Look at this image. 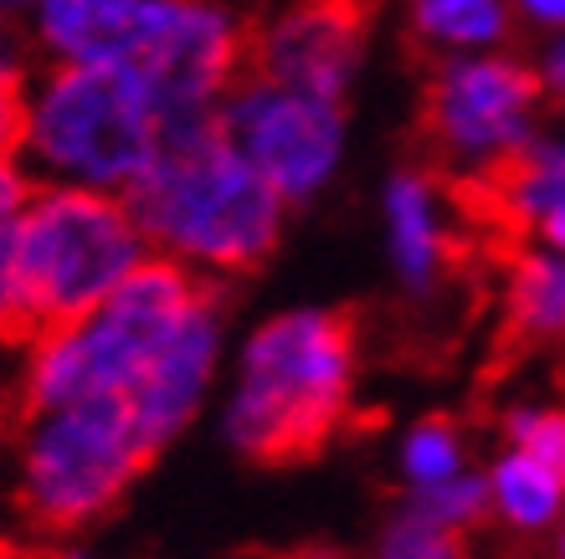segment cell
Returning <instances> with one entry per match:
<instances>
[{
  "label": "cell",
  "instance_id": "obj_1",
  "mask_svg": "<svg viewBox=\"0 0 565 559\" xmlns=\"http://www.w3.org/2000/svg\"><path fill=\"white\" fill-rule=\"evenodd\" d=\"M124 191L139 232L222 272H257L278 247V185L226 144L211 108L164 118L160 154Z\"/></svg>",
  "mask_w": 565,
  "mask_h": 559
},
{
  "label": "cell",
  "instance_id": "obj_2",
  "mask_svg": "<svg viewBox=\"0 0 565 559\" xmlns=\"http://www.w3.org/2000/svg\"><path fill=\"white\" fill-rule=\"evenodd\" d=\"M135 262L139 226L129 206L98 191H42L15 236V293L0 313V344L42 350L73 334Z\"/></svg>",
  "mask_w": 565,
  "mask_h": 559
},
{
  "label": "cell",
  "instance_id": "obj_3",
  "mask_svg": "<svg viewBox=\"0 0 565 559\" xmlns=\"http://www.w3.org/2000/svg\"><path fill=\"white\" fill-rule=\"evenodd\" d=\"M355 313H288L247 344V380L232 400V442L263 467L319 456L350 396Z\"/></svg>",
  "mask_w": 565,
  "mask_h": 559
},
{
  "label": "cell",
  "instance_id": "obj_4",
  "mask_svg": "<svg viewBox=\"0 0 565 559\" xmlns=\"http://www.w3.org/2000/svg\"><path fill=\"white\" fill-rule=\"evenodd\" d=\"M211 298H216V282L191 278L180 262H164V257L135 262L93 319L36 350L26 411H62L83 396L129 385L135 369L180 329V319Z\"/></svg>",
  "mask_w": 565,
  "mask_h": 559
},
{
  "label": "cell",
  "instance_id": "obj_5",
  "mask_svg": "<svg viewBox=\"0 0 565 559\" xmlns=\"http://www.w3.org/2000/svg\"><path fill=\"white\" fill-rule=\"evenodd\" d=\"M160 447L145 437L124 390H98L52 411L26 452L21 508L31 524L62 534L83 529L88 518L108 514L119 493L154 462Z\"/></svg>",
  "mask_w": 565,
  "mask_h": 559
},
{
  "label": "cell",
  "instance_id": "obj_6",
  "mask_svg": "<svg viewBox=\"0 0 565 559\" xmlns=\"http://www.w3.org/2000/svg\"><path fill=\"white\" fill-rule=\"evenodd\" d=\"M31 139L46 164L88 185H129L160 154V108L124 62H67L52 73Z\"/></svg>",
  "mask_w": 565,
  "mask_h": 559
},
{
  "label": "cell",
  "instance_id": "obj_7",
  "mask_svg": "<svg viewBox=\"0 0 565 559\" xmlns=\"http://www.w3.org/2000/svg\"><path fill=\"white\" fill-rule=\"evenodd\" d=\"M375 0H294L273 21L242 26V62L232 88H294L340 104L355 73Z\"/></svg>",
  "mask_w": 565,
  "mask_h": 559
},
{
  "label": "cell",
  "instance_id": "obj_8",
  "mask_svg": "<svg viewBox=\"0 0 565 559\" xmlns=\"http://www.w3.org/2000/svg\"><path fill=\"white\" fill-rule=\"evenodd\" d=\"M216 118L226 144L247 154L278 185V195H309L340 154V104L313 93L257 83L237 88V98Z\"/></svg>",
  "mask_w": 565,
  "mask_h": 559
},
{
  "label": "cell",
  "instance_id": "obj_9",
  "mask_svg": "<svg viewBox=\"0 0 565 559\" xmlns=\"http://www.w3.org/2000/svg\"><path fill=\"white\" fill-rule=\"evenodd\" d=\"M540 73L524 62H452L422 88L417 133L437 154H493L524 139V114L540 98Z\"/></svg>",
  "mask_w": 565,
  "mask_h": 559
},
{
  "label": "cell",
  "instance_id": "obj_10",
  "mask_svg": "<svg viewBox=\"0 0 565 559\" xmlns=\"http://www.w3.org/2000/svg\"><path fill=\"white\" fill-rule=\"evenodd\" d=\"M211 354H216V298L185 313L175 334L135 369V380L119 385L154 447H164L185 427V416L211 375Z\"/></svg>",
  "mask_w": 565,
  "mask_h": 559
},
{
  "label": "cell",
  "instance_id": "obj_11",
  "mask_svg": "<svg viewBox=\"0 0 565 559\" xmlns=\"http://www.w3.org/2000/svg\"><path fill=\"white\" fill-rule=\"evenodd\" d=\"M175 0H42L46 42L73 62H124L135 67Z\"/></svg>",
  "mask_w": 565,
  "mask_h": 559
},
{
  "label": "cell",
  "instance_id": "obj_12",
  "mask_svg": "<svg viewBox=\"0 0 565 559\" xmlns=\"http://www.w3.org/2000/svg\"><path fill=\"white\" fill-rule=\"evenodd\" d=\"M565 329V267L545 262V257H514V282H509V319L493 350V375H504V365L524 344H535L540 334Z\"/></svg>",
  "mask_w": 565,
  "mask_h": 559
},
{
  "label": "cell",
  "instance_id": "obj_13",
  "mask_svg": "<svg viewBox=\"0 0 565 559\" xmlns=\"http://www.w3.org/2000/svg\"><path fill=\"white\" fill-rule=\"evenodd\" d=\"M391 226H396V257H402L412 282H427L437 267L462 262L458 247H473V241H452V236L437 226L431 195L417 175H402L391 185Z\"/></svg>",
  "mask_w": 565,
  "mask_h": 559
},
{
  "label": "cell",
  "instance_id": "obj_14",
  "mask_svg": "<svg viewBox=\"0 0 565 559\" xmlns=\"http://www.w3.org/2000/svg\"><path fill=\"white\" fill-rule=\"evenodd\" d=\"M483 175L493 185H504L509 195H520V206L535 211H565V149H545V144H504L493 149Z\"/></svg>",
  "mask_w": 565,
  "mask_h": 559
},
{
  "label": "cell",
  "instance_id": "obj_15",
  "mask_svg": "<svg viewBox=\"0 0 565 559\" xmlns=\"http://www.w3.org/2000/svg\"><path fill=\"white\" fill-rule=\"evenodd\" d=\"M412 31L417 42H499L509 31L504 0H417L412 6Z\"/></svg>",
  "mask_w": 565,
  "mask_h": 559
},
{
  "label": "cell",
  "instance_id": "obj_16",
  "mask_svg": "<svg viewBox=\"0 0 565 559\" xmlns=\"http://www.w3.org/2000/svg\"><path fill=\"white\" fill-rule=\"evenodd\" d=\"M493 498L504 503V514L514 518V524L535 529V524H545V518L561 508V483L540 467L535 456L520 452V456H509V462H499V472H493Z\"/></svg>",
  "mask_w": 565,
  "mask_h": 559
},
{
  "label": "cell",
  "instance_id": "obj_17",
  "mask_svg": "<svg viewBox=\"0 0 565 559\" xmlns=\"http://www.w3.org/2000/svg\"><path fill=\"white\" fill-rule=\"evenodd\" d=\"M406 472L417 483H443L458 472V437L447 427V416H431L427 427H417V437L406 442Z\"/></svg>",
  "mask_w": 565,
  "mask_h": 559
},
{
  "label": "cell",
  "instance_id": "obj_18",
  "mask_svg": "<svg viewBox=\"0 0 565 559\" xmlns=\"http://www.w3.org/2000/svg\"><path fill=\"white\" fill-rule=\"evenodd\" d=\"M381 559H468L458 529L431 524V518H406L402 529H391Z\"/></svg>",
  "mask_w": 565,
  "mask_h": 559
},
{
  "label": "cell",
  "instance_id": "obj_19",
  "mask_svg": "<svg viewBox=\"0 0 565 559\" xmlns=\"http://www.w3.org/2000/svg\"><path fill=\"white\" fill-rule=\"evenodd\" d=\"M489 508V487L483 483H427V493L417 498V518H431V524H447V529H462L473 524L478 514Z\"/></svg>",
  "mask_w": 565,
  "mask_h": 559
},
{
  "label": "cell",
  "instance_id": "obj_20",
  "mask_svg": "<svg viewBox=\"0 0 565 559\" xmlns=\"http://www.w3.org/2000/svg\"><path fill=\"white\" fill-rule=\"evenodd\" d=\"M514 437H520V452L535 456L540 467L565 487V416H514Z\"/></svg>",
  "mask_w": 565,
  "mask_h": 559
},
{
  "label": "cell",
  "instance_id": "obj_21",
  "mask_svg": "<svg viewBox=\"0 0 565 559\" xmlns=\"http://www.w3.org/2000/svg\"><path fill=\"white\" fill-rule=\"evenodd\" d=\"M26 139H31L26 83H21V73H15V67H0V160H11Z\"/></svg>",
  "mask_w": 565,
  "mask_h": 559
},
{
  "label": "cell",
  "instance_id": "obj_22",
  "mask_svg": "<svg viewBox=\"0 0 565 559\" xmlns=\"http://www.w3.org/2000/svg\"><path fill=\"white\" fill-rule=\"evenodd\" d=\"M15 236H21V216L0 222V313L15 293Z\"/></svg>",
  "mask_w": 565,
  "mask_h": 559
},
{
  "label": "cell",
  "instance_id": "obj_23",
  "mask_svg": "<svg viewBox=\"0 0 565 559\" xmlns=\"http://www.w3.org/2000/svg\"><path fill=\"white\" fill-rule=\"evenodd\" d=\"M21 201H26V180L0 160V222H11L15 211H21Z\"/></svg>",
  "mask_w": 565,
  "mask_h": 559
},
{
  "label": "cell",
  "instance_id": "obj_24",
  "mask_svg": "<svg viewBox=\"0 0 565 559\" xmlns=\"http://www.w3.org/2000/svg\"><path fill=\"white\" fill-rule=\"evenodd\" d=\"M530 21H551V26H565V0H514Z\"/></svg>",
  "mask_w": 565,
  "mask_h": 559
},
{
  "label": "cell",
  "instance_id": "obj_25",
  "mask_svg": "<svg viewBox=\"0 0 565 559\" xmlns=\"http://www.w3.org/2000/svg\"><path fill=\"white\" fill-rule=\"evenodd\" d=\"M545 83H551L555 93H565V36L551 46V62H545Z\"/></svg>",
  "mask_w": 565,
  "mask_h": 559
},
{
  "label": "cell",
  "instance_id": "obj_26",
  "mask_svg": "<svg viewBox=\"0 0 565 559\" xmlns=\"http://www.w3.org/2000/svg\"><path fill=\"white\" fill-rule=\"evenodd\" d=\"M545 236H551L555 247L565 251V211H551V216H545Z\"/></svg>",
  "mask_w": 565,
  "mask_h": 559
},
{
  "label": "cell",
  "instance_id": "obj_27",
  "mask_svg": "<svg viewBox=\"0 0 565 559\" xmlns=\"http://www.w3.org/2000/svg\"><path fill=\"white\" fill-rule=\"evenodd\" d=\"M11 57V21H6V6H0V67Z\"/></svg>",
  "mask_w": 565,
  "mask_h": 559
},
{
  "label": "cell",
  "instance_id": "obj_28",
  "mask_svg": "<svg viewBox=\"0 0 565 559\" xmlns=\"http://www.w3.org/2000/svg\"><path fill=\"white\" fill-rule=\"evenodd\" d=\"M278 559H340V555H329V549H294V555H278Z\"/></svg>",
  "mask_w": 565,
  "mask_h": 559
},
{
  "label": "cell",
  "instance_id": "obj_29",
  "mask_svg": "<svg viewBox=\"0 0 565 559\" xmlns=\"http://www.w3.org/2000/svg\"><path fill=\"white\" fill-rule=\"evenodd\" d=\"M561 559H565V545H561Z\"/></svg>",
  "mask_w": 565,
  "mask_h": 559
}]
</instances>
